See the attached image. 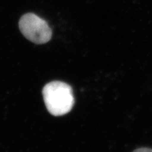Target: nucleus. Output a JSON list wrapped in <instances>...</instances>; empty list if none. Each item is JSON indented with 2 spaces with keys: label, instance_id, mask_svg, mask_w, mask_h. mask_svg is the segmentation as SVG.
Returning <instances> with one entry per match:
<instances>
[{
  "label": "nucleus",
  "instance_id": "obj_1",
  "mask_svg": "<svg viewBox=\"0 0 152 152\" xmlns=\"http://www.w3.org/2000/svg\"><path fill=\"white\" fill-rule=\"evenodd\" d=\"M42 95L48 111L55 116L65 115L74 105L73 90L69 85L53 81L44 87Z\"/></svg>",
  "mask_w": 152,
  "mask_h": 152
},
{
  "label": "nucleus",
  "instance_id": "obj_2",
  "mask_svg": "<svg viewBox=\"0 0 152 152\" xmlns=\"http://www.w3.org/2000/svg\"><path fill=\"white\" fill-rule=\"evenodd\" d=\"M19 28L28 39L37 45L47 43L52 37V30L47 23L32 13L25 14L20 18Z\"/></svg>",
  "mask_w": 152,
  "mask_h": 152
},
{
  "label": "nucleus",
  "instance_id": "obj_3",
  "mask_svg": "<svg viewBox=\"0 0 152 152\" xmlns=\"http://www.w3.org/2000/svg\"><path fill=\"white\" fill-rule=\"evenodd\" d=\"M132 152H152V149L147 147H141L134 150Z\"/></svg>",
  "mask_w": 152,
  "mask_h": 152
}]
</instances>
